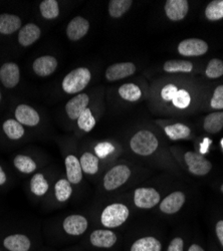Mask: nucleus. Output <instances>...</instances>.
I'll return each instance as SVG.
<instances>
[{
  "instance_id": "nucleus-1",
  "label": "nucleus",
  "mask_w": 223,
  "mask_h": 251,
  "mask_svg": "<svg viewBox=\"0 0 223 251\" xmlns=\"http://www.w3.org/2000/svg\"><path fill=\"white\" fill-rule=\"evenodd\" d=\"M91 72L87 68H78L66 75L62 87L67 94H76L82 92L91 80Z\"/></svg>"
},
{
  "instance_id": "nucleus-2",
  "label": "nucleus",
  "mask_w": 223,
  "mask_h": 251,
  "mask_svg": "<svg viewBox=\"0 0 223 251\" xmlns=\"http://www.w3.org/2000/svg\"><path fill=\"white\" fill-rule=\"evenodd\" d=\"M158 145L157 138L149 131H140L136 133L130 141L132 151L141 156L152 155L157 150Z\"/></svg>"
},
{
  "instance_id": "nucleus-3",
  "label": "nucleus",
  "mask_w": 223,
  "mask_h": 251,
  "mask_svg": "<svg viewBox=\"0 0 223 251\" xmlns=\"http://www.w3.org/2000/svg\"><path fill=\"white\" fill-rule=\"evenodd\" d=\"M130 215V211L126 205L114 203L107 206L100 215V222L108 228H116L124 224Z\"/></svg>"
},
{
  "instance_id": "nucleus-4",
  "label": "nucleus",
  "mask_w": 223,
  "mask_h": 251,
  "mask_svg": "<svg viewBox=\"0 0 223 251\" xmlns=\"http://www.w3.org/2000/svg\"><path fill=\"white\" fill-rule=\"evenodd\" d=\"M131 176V170L126 165H117L105 175L104 187L108 191L118 189L124 185Z\"/></svg>"
},
{
  "instance_id": "nucleus-5",
  "label": "nucleus",
  "mask_w": 223,
  "mask_h": 251,
  "mask_svg": "<svg viewBox=\"0 0 223 251\" xmlns=\"http://www.w3.org/2000/svg\"><path fill=\"white\" fill-rule=\"evenodd\" d=\"M185 162L188 166L189 172L197 176L208 174L212 168L211 163L204 156L195 152H187L185 154Z\"/></svg>"
},
{
  "instance_id": "nucleus-6",
  "label": "nucleus",
  "mask_w": 223,
  "mask_h": 251,
  "mask_svg": "<svg viewBox=\"0 0 223 251\" xmlns=\"http://www.w3.org/2000/svg\"><path fill=\"white\" fill-rule=\"evenodd\" d=\"M160 202V194L154 188H138L134 193V203L142 209H150Z\"/></svg>"
},
{
  "instance_id": "nucleus-7",
  "label": "nucleus",
  "mask_w": 223,
  "mask_h": 251,
  "mask_svg": "<svg viewBox=\"0 0 223 251\" xmlns=\"http://www.w3.org/2000/svg\"><path fill=\"white\" fill-rule=\"evenodd\" d=\"M178 51L184 56H199L208 51V45L202 39L189 38L181 41L178 46Z\"/></svg>"
},
{
  "instance_id": "nucleus-8",
  "label": "nucleus",
  "mask_w": 223,
  "mask_h": 251,
  "mask_svg": "<svg viewBox=\"0 0 223 251\" xmlns=\"http://www.w3.org/2000/svg\"><path fill=\"white\" fill-rule=\"evenodd\" d=\"M88 220L82 215H70L63 223L65 231L73 236H79L86 232L88 229Z\"/></svg>"
},
{
  "instance_id": "nucleus-9",
  "label": "nucleus",
  "mask_w": 223,
  "mask_h": 251,
  "mask_svg": "<svg viewBox=\"0 0 223 251\" xmlns=\"http://www.w3.org/2000/svg\"><path fill=\"white\" fill-rule=\"evenodd\" d=\"M136 72V67L132 62H119L110 66L106 71V77L110 81L119 80L131 76Z\"/></svg>"
},
{
  "instance_id": "nucleus-10",
  "label": "nucleus",
  "mask_w": 223,
  "mask_h": 251,
  "mask_svg": "<svg viewBox=\"0 0 223 251\" xmlns=\"http://www.w3.org/2000/svg\"><path fill=\"white\" fill-rule=\"evenodd\" d=\"M20 78L19 68L14 62H6L0 68V80L7 89L17 86Z\"/></svg>"
},
{
  "instance_id": "nucleus-11",
  "label": "nucleus",
  "mask_w": 223,
  "mask_h": 251,
  "mask_svg": "<svg viewBox=\"0 0 223 251\" xmlns=\"http://www.w3.org/2000/svg\"><path fill=\"white\" fill-rule=\"evenodd\" d=\"M90 29V24L88 20L82 16H76L72 19L68 27H67V35L73 40L76 41L83 38Z\"/></svg>"
},
{
  "instance_id": "nucleus-12",
  "label": "nucleus",
  "mask_w": 223,
  "mask_h": 251,
  "mask_svg": "<svg viewBox=\"0 0 223 251\" xmlns=\"http://www.w3.org/2000/svg\"><path fill=\"white\" fill-rule=\"evenodd\" d=\"M117 240V234L113 232L112 230L106 229L95 230L90 236L91 243L99 248H111L116 244Z\"/></svg>"
},
{
  "instance_id": "nucleus-13",
  "label": "nucleus",
  "mask_w": 223,
  "mask_h": 251,
  "mask_svg": "<svg viewBox=\"0 0 223 251\" xmlns=\"http://www.w3.org/2000/svg\"><path fill=\"white\" fill-rule=\"evenodd\" d=\"M89 100L90 99L87 94H79L70 100L66 104V111L69 118L72 120H77L80 114L88 109Z\"/></svg>"
},
{
  "instance_id": "nucleus-14",
  "label": "nucleus",
  "mask_w": 223,
  "mask_h": 251,
  "mask_svg": "<svg viewBox=\"0 0 223 251\" xmlns=\"http://www.w3.org/2000/svg\"><path fill=\"white\" fill-rule=\"evenodd\" d=\"M185 203V194L176 191L168 195L160 203V210L165 214H174L178 212Z\"/></svg>"
},
{
  "instance_id": "nucleus-15",
  "label": "nucleus",
  "mask_w": 223,
  "mask_h": 251,
  "mask_svg": "<svg viewBox=\"0 0 223 251\" xmlns=\"http://www.w3.org/2000/svg\"><path fill=\"white\" fill-rule=\"evenodd\" d=\"M57 68V60L51 55H45L36 58L32 65L33 72L38 76H49L52 75Z\"/></svg>"
},
{
  "instance_id": "nucleus-16",
  "label": "nucleus",
  "mask_w": 223,
  "mask_h": 251,
  "mask_svg": "<svg viewBox=\"0 0 223 251\" xmlns=\"http://www.w3.org/2000/svg\"><path fill=\"white\" fill-rule=\"evenodd\" d=\"M188 1L186 0H168L165 4V12L173 22L183 19L188 12Z\"/></svg>"
},
{
  "instance_id": "nucleus-17",
  "label": "nucleus",
  "mask_w": 223,
  "mask_h": 251,
  "mask_svg": "<svg viewBox=\"0 0 223 251\" xmlns=\"http://www.w3.org/2000/svg\"><path fill=\"white\" fill-rule=\"evenodd\" d=\"M15 118L17 122L28 127H34L40 121L38 113L27 104H19L15 110Z\"/></svg>"
},
{
  "instance_id": "nucleus-18",
  "label": "nucleus",
  "mask_w": 223,
  "mask_h": 251,
  "mask_svg": "<svg viewBox=\"0 0 223 251\" xmlns=\"http://www.w3.org/2000/svg\"><path fill=\"white\" fill-rule=\"evenodd\" d=\"M3 246L9 251H29L31 241L25 234H12L4 238Z\"/></svg>"
},
{
  "instance_id": "nucleus-19",
  "label": "nucleus",
  "mask_w": 223,
  "mask_h": 251,
  "mask_svg": "<svg viewBox=\"0 0 223 251\" xmlns=\"http://www.w3.org/2000/svg\"><path fill=\"white\" fill-rule=\"evenodd\" d=\"M65 163L68 180L71 184H78L83 179V169L79 160L74 155H69L66 158Z\"/></svg>"
},
{
  "instance_id": "nucleus-20",
  "label": "nucleus",
  "mask_w": 223,
  "mask_h": 251,
  "mask_svg": "<svg viewBox=\"0 0 223 251\" xmlns=\"http://www.w3.org/2000/svg\"><path fill=\"white\" fill-rule=\"evenodd\" d=\"M42 31L34 24H28L20 28L18 33V41L23 47H29L40 37Z\"/></svg>"
},
{
  "instance_id": "nucleus-21",
  "label": "nucleus",
  "mask_w": 223,
  "mask_h": 251,
  "mask_svg": "<svg viewBox=\"0 0 223 251\" xmlns=\"http://www.w3.org/2000/svg\"><path fill=\"white\" fill-rule=\"evenodd\" d=\"M22 27V19L17 15L3 13L0 15V33L9 35Z\"/></svg>"
},
{
  "instance_id": "nucleus-22",
  "label": "nucleus",
  "mask_w": 223,
  "mask_h": 251,
  "mask_svg": "<svg viewBox=\"0 0 223 251\" xmlns=\"http://www.w3.org/2000/svg\"><path fill=\"white\" fill-rule=\"evenodd\" d=\"M161 242L153 236L142 237L131 246V251H161Z\"/></svg>"
},
{
  "instance_id": "nucleus-23",
  "label": "nucleus",
  "mask_w": 223,
  "mask_h": 251,
  "mask_svg": "<svg viewBox=\"0 0 223 251\" xmlns=\"http://www.w3.org/2000/svg\"><path fill=\"white\" fill-rule=\"evenodd\" d=\"M3 132L11 140H19L23 138L25 131L24 126L16 120H7L3 123Z\"/></svg>"
},
{
  "instance_id": "nucleus-24",
  "label": "nucleus",
  "mask_w": 223,
  "mask_h": 251,
  "mask_svg": "<svg viewBox=\"0 0 223 251\" xmlns=\"http://www.w3.org/2000/svg\"><path fill=\"white\" fill-rule=\"evenodd\" d=\"M55 198L59 202H66L73 194V188L68 179H60L54 185Z\"/></svg>"
},
{
  "instance_id": "nucleus-25",
  "label": "nucleus",
  "mask_w": 223,
  "mask_h": 251,
  "mask_svg": "<svg viewBox=\"0 0 223 251\" xmlns=\"http://www.w3.org/2000/svg\"><path fill=\"white\" fill-rule=\"evenodd\" d=\"M223 128V112L212 113L205 118L204 129L206 132L215 134Z\"/></svg>"
},
{
  "instance_id": "nucleus-26",
  "label": "nucleus",
  "mask_w": 223,
  "mask_h": 251,
  "mask_svg": "<svg viewBox=\"0 0 223 251\" xmlns=\"http://www.w3.org/2000/svg\"><path fill=\"white\" fill-rule=\"evenodd\" d=\"M166 135L173 141L186 139L190 136V129L183 124H174L167 126L165 128Z\"/></svg>"
},
{
  "instance_id": "nucleus-27",
  "label": "nucleus",
  "mask_w": 223,
  "mask_h": 251,
  "mask_svg": "<svg viewBox=\"0 0 223 251\" xmlns=\"http://www.w3.org/2000/svg\"><path fill=\"white\" fill-rule=\"evenodd\" d=\"M49 183L40 173L34 174L30 180V191L35 196H44L49 191Z\"/></svg>"
},
{
  "instance_id": "nucleus-28",
  "label": "nucleus",
  "mask_w": 223,
  "mask_h": 251,
  "mask_svg": "<svg viewBox=\"0 0 223 251\" xmlns=\"http://www.w3.org/2000/svg\"><path fill=\"white\" fill-rule=\"evenodd\" d=\"M132 0H112L109 2V14L114 18L123 16L132 6Z\"/></svg>"
},
{
  "instance_id": "nucleus-29",
  "label": "nucleus",
  "mask_w": 223,
  "mask_h": 251,
  "mask_svg": "<svg viewBox=\"0 0 223 251\" xmlns=\"http://www.w3.org/2000/svg\"><path fill=\"white\" fill-rule=\"evenodd\" d=\"M13 164L19 172L25 174H30L36 170V163L28 156H16L13 160Z\"/></svg>"
},
{
  "instance_id": "nucleus-30",
  "label": "nucleus",
  "mask_w": 223,
  "mask_h": 251,
  "mask_svg": "<svg viewBox=\"0 0 223 251\" xmlns=\"http://www.w3.org/2000/svg\"><path fill=\"white\" fill-rule=\"evenodd\" d=\"M83 172L94 175L99 171V158L92 153H85L79 160Z\"/></svg>"
},
{
  "instance_id": "nucleus-31",
  "label": "nucleus",
  "mask_w": 223,
  "mask_h": 251,
  "mask_svg": "<svg viewBox=\"0 0 223 251\" xmlns=\"http://www.w3.org/2000/svg\"><path fill=\"white\" fill-rule=\"evenodd\" d=\"M193 70V65L187 60H168L164 65V71L167 73H190Z\"/></svg>"
},
{
  "instance_id": "nucleus-32",
  "label": "nucleus",
  "mask_w": 223,
  "mask_h": 251,
  "mask_svg": "<svg viewBox=\"0 0 223 251\" xmlns=\"http://www.w3.org/2000/svg\"><path fill=\"white\" fill-rule=\"evenodd\" d=\"M119 95L125 100L136 101L141 98L142 92L135 83H125L119 89Z\"/></svg>"
},
{
  "instance_id": "nucleus-33",
  "label": "nucleus",
  "mask_w": 223,
  "mask_h": 251,
  "mask_svg": "<svg viewBox=\"0 0 223 251\" xmlns=\"http://www.w3.org/2000/svg\"><path fill=\"white\" fill-rule=\"evenodd\" d=\"M39 10L46 19H54L59 14L58 2L56 0H44L40 2Z\"/></svg>"
},
{
  "instance_id": "nucleus-34",
  "label": "nucleus",
  "mask_w": 223,
  "mask_h": 251,
  "mask_svg": "<svg viewBox=\"0 0 223 251\" xmlns=\"http://www.w3.org/2000/svg\"><path fill=\"white\" fill-rule=\"evenodd\" d=\"M96 125V120L90 109H86L77 119V126L80 130L91 132Z\"/></svg>"
},
{
  "instance_id": "nucleus-35",
  "label": "nucleus",
  "mask_w": 223,
  "mask_h": 251,
  "mask_svg": "<svg viewBox=\"0 0 223 251\" xmlns=\"http://www.w3.org/2000/svg\"><path fill=\"white\" fill-rule=\"evenodd\" d=\"M205 15L209 20H219L223 18V0L211 1L205 9Z\"/></svg>"
},
{
  "instance_id": "nucleus-36",
  "label": "nucleus",
  "mask_w": 223,
  "mask_h": 251,
  "mask_svg": "<svg viewBox=\"0 0 223 251\" xmlns=\"http://www.w3.org/2000/svg\"><path fill=\"white\" fill-rule=\"evenodd\" d=\"M223 75V61L218 58H213L206 69V75L210 78H216Z\"/></svg>"
},
{
  "instance_id": "nucleus-37",
  "label": "nucleus",
  "mask_w": 223,
  "mask_h": 251,
  "mask_svg": "<svg viewBox=\"0 0 223 251\" xmlns=\"http://www.w3.org/2000/svg\"><path fill=\"white\" fill-rule=\"evenodd\" d=\"M172 101H173L174 106L176 108H178V109H186L189 106L190 101H191L190 95L185 90L178 91Z\"/></svg>"
},
{
  "instance_id": "nucleus-38",
  "label": "nucleus",
  "mask_w": 223,
  "mask_h": 251,
  "mask_svg": "<svg viewBox=\"0 0 223 251\" xmlns=\"http://www.w3.org/2000/svg\"><path fill=\"white\" fill-rule=\"evenodd\" d=\"M114 151L115 147L109 142L99 143L95 147V152L98 158H107L109 155L113 154Z\"/></svg>"
},
{
  "instance_id": "nucleus-39",
  "label": "nucleus",
  "mask_w": 223,
  "mask_h": 251,
  "mask_svg": "<svg viewBox=\"0 0 223 251\" xmlns=\"http://www.w3.org/2000/svg\"><path fill=\"white\" fill-rule=\"evenodd\" d=\"M211 108L216 110L223 109V86H219L214 91L213 97L211 99Z\"/></svg>"
},
{
  "instance_id": "nucleus-40",
  "label": "nucleus",
  "mask_w": 223,
  "mask_h": 251,
  "mask_svg": "<svg viewBox=\"0 0 223 251\" xmlns=\"http://www.w3.org/2000/svg\"><path fill=\"white\" fill-rule=\"evenodd\" d=\"M177 92H178V89H177L176 86H174V85H167L163 89H162V92H161L162 99H163L166 101L173 100V99L175 98Z\"/></svg>"
},
{
  "instance_id": "nucleus-41",
  "label": "nucleus",
  "mask_w": 223,
  "mask_h": 251,
  "mask_svg": "<svg viewBox=\"0 0 223 251\" xmlns=\"http://www.w3.org/2000/svg\"><path fill=\"white\" fill-rule=\"evenodd\" d=\"M183 247H184L183 239L181 237H176L169 244L167 251H183Z\"/></svg>"
},
{
  "instance_id": "nucleus-42",
  "label": "nucleus",
  "mask_w": 223,
  "mask_h": 251,
  "mask_svg": "<svg viewBox=\"0 0 223 251\" xmlns=\"http://www.w3.org/2000/svg\"><path fill=\"white\" fill-rule=\"evenodd\" d=\"M215 230H216V235H217L221 245L223 246V220H220L217 222Z\"/></svg>"
},
{
  "instance_id": "nucleus-43",
  "label": "nucleus",
  "mask_w": 223,
  "mask_h": 251,
  "mask_svg": "<svg viewBox=\"0 0 223 251\" xmlns=\"http://www.w3.org/2000/svg\"><path fill=\"white\" fill-rule=\"evenodd\" d=\"M6 180H7L6 174H5V172L3 171L2 167L0 166V186L4 185V184H5V182H6Z\"/></svg>"
},
{
  "instance_id": "nucleus-44",
  "label": "nucleus",
  "mask_w": 223,
  "mask_h": 251,
  "mask_svg": "<svg viewBox=\"0 0 223 251\" xmlns=\"http://www.w3.org/2000/svg\"><path fill=\"white\" fill-rule=\"evenodd\" d=\"M209 144H211V140H210V139H205V140H204V143L201 145V152H202V153L204 154V153L207 152V148H208Z\"/></svg>"
},
{
  "instance_id": "nucleus-45",
  "label": "nucleus",
  "mask_w": 223,
  "mask_h": 251,
  "mask_svg": "<svg viewBox=\"0 0 223 251\" xmlns=\"http://www.w3.org/2000/svg\"><path fill=\"white\" fill-rule=\"evenodd\" d=\"M188 251H204V249L202 248L200 245H198V244H192V245L189 247Z\"/></svg>"
},
{
  "instance_id": "nucleus-46",
  "label": "nucleus",
  "mask_w": 223,
  "mask_h": 251,
  "mask_svg": "<svg viewBox=\"0 0 223 251\" xmlns=\"http://www.w3.org/2000/svg\"><path fill=\"white\" fill-rule=\"evenodd\" d=\"M221 191H222V193H223V184H222V186H221Z\"/></svg>"
},
{
  "instance_id": "nucleus-47",
  "label": "nucleus",
  "mask_w": 223,
  "mask_h": 251,
  "mask_svg": "<svg viewBox=\"0 0 223 251\" xmlns=\"http://www.w3.org/2000/svg\"><path fill=\"white\" fill-rule=\"evenodd\" d=\"M0 100H1V93H0Z\"/></svg>"
},
{
  "instance_id": "nucleus-48",
  "label": "nucleus",
  "mask_w": 223,
  "mask_h": 251,
  "mask_svg": "<svg viewBox=\"0 0 223 251\" xmlns=\"http://www.w3.org/2000/svg\"><path fill=\"white\" fill-rule=\"evenodd\" d=\"M221 144H222V146H223V139H222V141H221Z\"/></svg>"
}]
</instances>
